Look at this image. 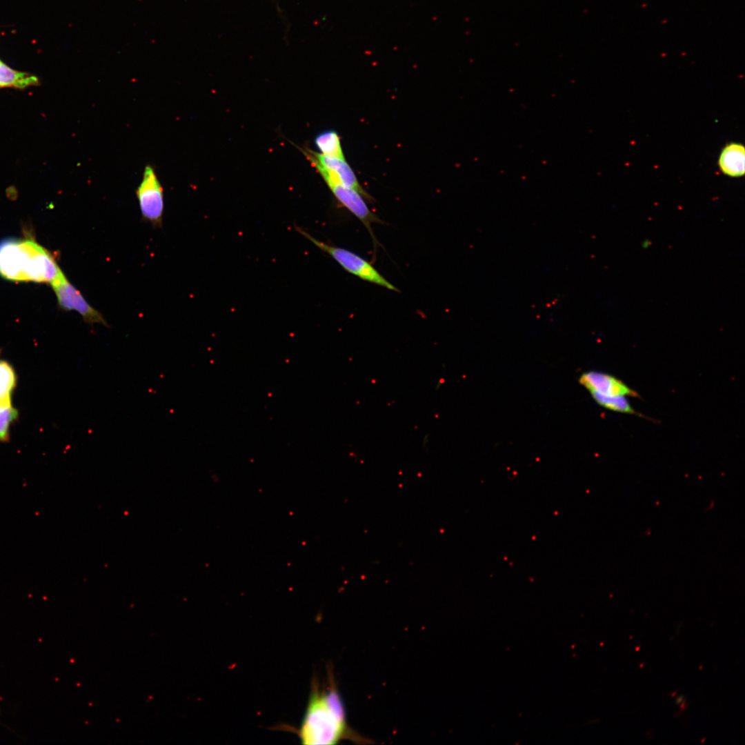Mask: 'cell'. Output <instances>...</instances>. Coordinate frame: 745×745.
<instances>
[{
	"label": "cell",
	"mask_w": 745,
	"mask_h": 745,
	"mask_svg": "<svg viewBox=\"0 0 745 745\" xmlns=\"http://www.w3.org/2000/svg\"><path fill=\"white\" fill-rule=\"evenodd\" d=\"M327 691H320L314 680L307 707L297 733L305 745L335 744L355 738L349 729L342 699L332 677Z\"/></svg>",
	"instance_id": "6da1fadb"
},
{
	"label": "cell",
	"mask_w": 745,
	"mask_h": 745,
	"mask_svg": "<svg viewBox=\"0 0 745 745\" xmlns=\"http://www.w3.org/2000/svg\"><path fill=\"white\" fill-rule=\"evenodd\" d=\"M63 272L54 256L30 239L0 240V276L13 281L51 284Z\"/></svg>",
	"instance_id": "7a4b0ae2"
},
{
	"label": "cell",
	"mask_w": 745,
	"mask_h": 745,
	"mask_svg": "<svg viewBox=\"0 0 745 745\" xmlns=\"http://www.w3.org/2000/svg\"><path fill=\"white\" fill-rule=\"evenodd\" d=\"M297 230L319 249L331 256L346 271L367 282L399 292V289L388 281L367 260L343 248L334 246L315 238L299 228Z\"/></svg>",
	"instance_id": "3957f363"
},
{
	"label": "cell",
	"mask_w": 745,
	"mask_h": 745,
	"mask_svg": "<svg viewBox=\"0 0 745 745\" xmlns=\"http://www.w3.org/2000/svg\"><path fill=\"white\" fill-rule=\"evenodd\" d=\"M136 195L143 219L154 227H161L164 210L163 188L152 166H146Z\"/></svg>",
	"instance_id": "277c9868"
},
{
	"label": "cell",
	"mask_w": 745,
	"mask_h": 745,
	"mask_svg": "<svg viewBox=\"0 0 745 745\" xmlns=\"http://www.w3.org/2000/svg\"><path fill=\"white\" fill-rule=\"evenodd\" d=\"M50 285L55 293L58 304L62 309L77 312L87 324H100L108 326L101 313L86 300L81 292L70 282L64 274Z\"/></svg>",
	"instance_id": "5b68a950"
},
{
	"label": "cell",
	"mask_w": 745,
	"mask_h": 745,
	"mask_svg": "<svg viewBox=\"0 0 745 745\" xmlns=\"http://www.w3.org/2000/svg\"><path fill=\"white\" fill-rule=\"evenodd\" d=\"M337 201L352 215H354L370 232L373 241L376 239L373 235L371 224L381 223L380 219L369 209L363 196L357 191L341 184L328 186Z\"/></svg>",
	"instance_id": "8992f818"
},
{
	"label": "cell",
	"mask_w": 745,
	"mask_h": 745,
	"mask_svg": "<svg viewBox=\"0 0 745 745\" xmlns=\"http://www.w3.org/2000/svg\"><path fill=\"white\" fill-rule=\"evenodd\" d=\"M579 381L590 393H595L606 396L639 397L636 391L622 380L607 373L588 371L580 376Z\"/></svg>",
	"instance_id": "52a82bcc"
},
{
	"label": "cell",
	"mask_w": 745,
	"mask_h": 745,
	"mask_svg": "<svg viewBox=\"0 0 745 745\" xmlns=\"http://www.w3.org/2000/svg\"><path fill=\"white\" fill-rule=\"evenodd\" d=\"M302 151L310 161H315L332 172L341 185L357 191L368 200H372L359 183L355 173L346 159L324 155L310 149Z\"/></svg>",
	"instance_id": "ba28073f"
},
{
	"label": "cell",
	"mask_w": 745,
	"mask_h": 745,
	"mask_svg": "<svg viewBox=\"0 0 745 745\" xmlns=\"http://www.w3.org/2000/svg\"><path fill=\"white\" fill-rule=\"evenodd\" d=\"M721 172L731 177H740L745 173V148L743 144L731 142L722 150L718 158Z\"/></svg>",
	"instance_id": "9c48e42d"
},
{
	"label": "cell",
	"mask_w": 745,
	"mask_h": 745,
	"mask_svg": "<svg viewBox=\"0 0 745 745\" xmlns=\"http://www.w3.org/2000/svg\"><path fill=\"white\" fill-rule=\"evenodd\" d=\"M38 83L37 77L11 69L0 61V88H25L30 86L37 85Z\"/></svg>",
	"instance_id": "30bf717a"
},
{
	"label": "cell",
	"mask_w": 745,
	"mask_h": 745,
	"mask_svg": "<svg viewBox=\"0 0 745 745\" xmlns=\"http://www.w3.org/2000/svg\"><path fill=\"white\" fill-rule=\"evenodd\" d=\"M315 143L320 154L346 159L340 137L335 130H328L319 133L315 137Z\"/></svg>",
	"instance_id": "8fae6325"
},
{
	"label": "cell",
	"mask_w": 745,
	"mask_h": 745,
	"mask_svg": "<svg viewBox=\"0 0 745 745\" xmlns=\"http://www.w3.org/2000/svg\"><path fill=\"white\" fill-rule=\"evenodd\" d=\"M17 375L12 366L0 359V403L12 401V394L17 386Z\"/></svg>",
	"instance_id": "7c38bea8"
},
{
	"label": "cell",
	"mask_w": 745,
	"mask_h": 745,
	"mask_svg": "<svg viewBox=\"0 0 745 745\" xmlns=\"http://www.w3.org/2000/svg\"><path fill=\"white\" fill-rule=\"evenodd\" d=\"M593 399L601 406L615 412L637 415L626 396H606L590 393Z\"/></svg>",
	"instance_id": "4fadbf2b"
},
{
	"label": "cell",
	"mask_w": 745,
	"mask_h": 745,
	"mask_svg": "<svg viewBox=\"0 0 745 745\" xmlns=\"http://www.w3.org/2000/svg\"><path fill=\"white\" fill-rule=\"evenodd\" d=\"M17 417L18 411L12 406V401L0 403V441L9 440L10 426Z\"/></svg>",
	"instance_id": "5bb4252c"
},
{
	"label": "cell",
	"mask_w": 745,
	"mask_h": 745,
	"mask_svg": "<svg viewBox=\"0 0 745 745\" xmlns=\"http://www.w3.org/2000/svg\"><path fill=\"white\" fill-rule=\"evenodd\" d=\"M683 701H684L683 696H679L676 699V704L679 705Z\"/></svg>",
	"instance_id": "9a60e30c"
},
{
	"label": "cell",
	"mask_w": 745,
	"mask_h": 745,
	"mask_svg": "<svg viewBox=\"0 0 745 745\" xmlns=\"http://www.w3.org/2000/svg\"><path fill=\"white\" fill-rule=\"evenodd\" d=\"M686 705L687 704L686 703V701L684 700L682 702V704L680 705V710H682V711L684 710L686 708Z\"/></svg>",
	"instance_id": "2e32d148"
},
{
	"label": "cell",
	"mask_w": 745,
	"mask_h": 745,
	"mask_svg": "<svg viewBox=\"0 0 745 745\" xmlns=\"http://www.w3.org/2000/svg\"><path fill=\"white\" fill-rule=\"evenodd\" d=\"M639 646L637 647V648H635L636 651H637V650H639Z\"/></svg>",
	"instance_id": "e0dca14e"
}]
</instances>
